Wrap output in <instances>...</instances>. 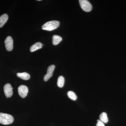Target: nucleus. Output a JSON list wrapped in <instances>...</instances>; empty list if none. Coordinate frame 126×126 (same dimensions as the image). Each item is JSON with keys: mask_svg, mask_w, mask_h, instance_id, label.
<instances>
[{"mask_svg": "<svg viewBox=\"0 0 126 126\" xmlns=\"http://www.w3.org/2000/svg\"><path fill=\"white\" fill-rule=\"evenodd\" d=\"M16 75L19 78L25 80H28L30 78V74L26 73V72L18 73L16 74Z\"/></svg>", "mask_w": 126, "mask_h": 126, "instance_id": "obj_10", "label": "nucleus"}, {"mask_svg": "<svg viewBox=\"0 0 126 126\" xmlns=\"http://www.w3.org/2000/svg\"><path fill=\"white\" fill-rule=\"evenodd\" d=\"M64 78L63 76H60L58 77L57 81V85L59 88H62L64 85Z\"/></svg>", "mask_w": 126, "mask_h": 126, "instance_id": "obj_13", "label": "nucleus"}, {"mask_svg": "<svg viewBox=\"0 0 126 126\" xmlns=\"http://www.w3.org/2000/svg\"><path fill=\"white\" fill-rule=\"evenodd\" d=\"M97 123L96 126H105L104 123L103 122L101 121L100 120H97Z\"/></svg>", "mask_w": 126, "mask_h": 126, "instance_id": "obj_15", "label": "nucleus"}, {"mask_svg": "<svg viewBox=\"0 0 126 126\" xmlns=\"http://www.w3.org/2000/svg\"><path fill=\"white\" fill-rule=\"evenodd\" d=\"M43 45L42 43L40 42H37L32 46L30 47V50L32 52H34L37 50L43 47Z\"/></svg>", "mask_w": 126, "mask_h": 126, "instance_id": "obj_8", "label": "nucleus"}, {"mask_svg": "<svg viewBox=\"0 0 126 126\" xmlns=\"http://www.w3.org/2000/svg\"><path fill=\"white\" fill-rule=\"evenodd\" d=\"M99 119L101 121L104 123L108 122L109 119L107 113L105 112L102 113L99 116Z\"/></svg>", "mask_w": 126, "mask_h": 126, "instance_id": "obj_12", "label": "nucleus"}, {"mask_svg": "<svg viewBox=\"0 0 126 126\" xmlns=\"http://www.w3.org/2000/svg\"><path fill=\"white\" fill-rule=\"evenodd\" d=\"M13 88L10 84H6L4 86V92L7 98L10 97L12 96L13 93Z\"/></svg>", "mask_w": 126, "mask_h": 126, "instance_id": "obj_6", "label": "nucleus"}, {"mask_svg": "<svg viewBox=\"0 0 126 126\" xmlns=\"http://www.w3.org/2000/svg\"><path fill=\"white\" fill-rule=\"evenodd\" d=\"M9 16L7 14H4L0 16V28L4 26V25L7 22Z\"/></svg>", "mask_w": 126, "mask_h": 126, "instance_id": "obj_9", "label": "nucleus"}, {"mask_svg": "<svg viewBox=\"0 0 126 126\" xmlns=\"http://www.w3.org/2000/svg\"><path fill=\"white\" fill-rule=\"evenodd\" d=\"M79 5L81 8L86 12H89L92 10V6L90 2L87 0H79Z\"/></svg>", "mask_w": 126, "mask_h": 126, "instance_id": "obj_3", "label": "nucleus"}, {"mask_svg": "<svg viewBox=\"0 0 126 126\" xmlns=\"http://www.w3.org/2000/svg\"><path fill=\"white\" fill-rule=\"evenodd\" d=\"M67 95L68 97L72 100L74 101L77 100V95L75 94V93L73 91H69L67 93Z\"/></svg>", "mask_w": 126, "mask_h": 126, "instance_id": "obj_14", "label": "nucleus"}, {"mask_svg": "<svg viewBox=\"0 0 126 126\" xmlns=\"http://www.w3.org/2000/svg\"><path fill=\"white\" fill-rule=\"evenodd\" d=\"M60 22L58 21L53 20L48 21L42 26V29L45 30L51 31L56 29L59 26Z\"/></svg>", "mask_w": 126, "mask_h": 126, "instance_id": "obj_1", "label": "nucleus"}, {"mask_svg": "<svg viewBox=\"0 0 126 126\" xmlns=\"http://www.w3.org/2000/svg\"><path fill=\"white\" fill-rule=\"evenodd\" d=\"M5 44L6 48L8 51H11L14 47V41L11 36H7L5 40Z\"/></svg>", "mask_w": 126, "mask_h": 126, "instance_id": "obj_4", "label": "nucleus"}, {"mask_svg": "<svg viewBox=\"0 0 126 126\" xmlns=\"http://www.w3.org/2000/svg\"><path fill=\"white\" fill-rule=\"evenodd\" d=\"M28 92V88L25 85H21L18 88V94L20 96L23 98L27 96Z\"/></svg>", "mask_w": 126, "mask_h": 126, "instance_id": "obj_5", "label": "nucleus"}, {"mask_svg": "<svg viewBox=\"0 0 126 126\" xmlns=\"http://www.w3.org/2000/svg\"><path fill=\"white\" fill-rule=\"evenodd\" d=\"M14 118L12 115L7 113H0V123L4 125H9L13 123Z\"/></svg>", "mask_w": 126, "mask_h": 126, "instance_id": "obj_2", "label": "nucleus"}, {"mask_svg": "<svg viewBox=\"0 0 126 126\" xmlns=\"http://www.w3.org/2000/svg\"><path fill=\"white\" fill-rule=\"evenodd\" d=\"M62 40V38L59 35H55L53 37V44L54 45H56L59 44Z\"/></svg>", "mask_w": 126, "mask_h": 126, "instance_id": "obj_11", "label": "nucleus"}, {"mask_svg": "<svg viewBox=\"0 0 126 126\" xmlns=\"http://www.w3.org/2000/svg\"><path fill=\"white\" fill-rule=\"evenodd\" d=\"M55 68V65H50L47 68V74L44 77V81H48V80L52 77Z\"/></svg>", "mask_w": 126, "mask_h": 126, "instance_id": "obj_7", "label": "nucleus"}]
</instances>
